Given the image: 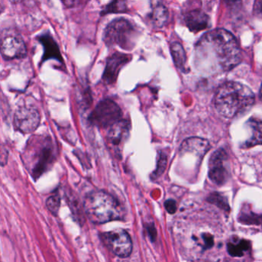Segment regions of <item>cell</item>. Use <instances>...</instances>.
<instances>
[{
	"label": "cell",
	"instance_id": "d6986e66",
	"mask_svg": "<svg viewBox=\"0 0 262 262\" xmlns=\"http://www.w3.org/2000/svg\"><path fill=\"white\" fill-rule=\"evenodd\" d=\"M251 247L249 241L241 240L237 243L229 242L227 245L228 254L232 257H242L245 251H248Z\"/></svg>",
	"mask_w": 262,
	"mask_h": 262
},
{
	"label": "cell",
	"instance_id": "52a82bcc",
	"mask_svg": "<svg viewBox=\"0 0 262 262\" xmlns=\"http://www.w3.org/2000/svg\"><path fill=\"white\" fill-rule=\"evenodd\" d=\"M101 240L105 246L115 255L125 258L131 255L133 240L129 234L123 229H116L100 234Z\"/></svg>",
	"mask_w": 262,
	"mask_h": 262
},
{
	"label": "cell",
	"instance_id": "30bf717a",
	"mask_svg": "<svg viewBox=\"0 0 262 262\" xmlns=\"http://www.w3.org/2000/svg\"><path fill=\"white\" fill-rule=\"evenodd\" d=\"M132 56L126 53L116 52L107 59L102 80L107 85L114 84L117 80L119 73L126 64L131 61Z\"/></svg>",
	"mask_w": 262,
	"mask_h": 262
},
{
	"label": "cell",
	"instance_id": "cb8c5ba5",
	"mask_svg": "<svg viewBox=\"0 0 262 262\" xmlns=\"http://www.w3.org/2000/svg\"><path fill=\"white\" fill-rule=\"evenodd\" d=\"M239 221L245 224H260L262 222V216L253 214L249 211H244L239 216Z\"/></svg>",
	"mask_w": 262,
	"mask_h": 262
},
{
	"label": "cell",
	"instance_id": "8fae6325",
	"mask_svg": "<svg viewBox=\"0 0 262 262\" xmlns=\"http://www.w3.org/2000/svg\"><path fill=\"white\" fill-rule=\"evenodd\" d=\"M1 54L6 60L22 59L27 54V48L22 36L8 35L1 42Z\"/></svg>",
	"mask_w": 262,
	"mask_h": 262
},
{
	"label": "cell",
	"instance_id": "5bb4252c",
	"mask_svg": "<svg viewBox=\"0 0 262 262\" xmlns=\"http://www.w3.org/2000/svg\"><path fill=\"white\" fill-rule=\"evenodd\" d=\"M185 22L191 32L198 33L209 27L210 19L208 15L202 10H195L187 14Z\"/></svg>",
	"mask_w": 262,
	"mask_h": 262
},
{
	"label": "cell",
	"instance_id": "5b68a950",
	"mask_svg": "<svg viewBox=\"0 0 262 262\" xmlns=\"http://www.w3.org/2000/svg\"><path fill=\"white\" fill-rule=\"evenodd\" d=\"M139 34L133 23L125 18H118L105 29L103 40L108 47L117 46L122 50H132L136 47Z\"/></svg>",
	"mask_w": 262,
	"mask_h": 262
},
{
	"label": "cell",
	"instance_id": "3957f363",
	"mask_svg": "<svg viewBox=\"0 0 262 262\" xmlns=\"http://www.w3.org/2000/svg\"><path fill=\"white\" fill-rule=\"evenodd\" d=\"M82 208L89 220L96 225L119 220L123 217V209L117 199L102 190L87 194Z\"/></svg>",
	"mask_w": 262,
	"mask_h": 262
},
{
	"label": "cell",
	"instance_id": "d4e9b609",
	"mask_svg": "<svg viewBox=\"0 0 262 262\" xmlns=\"http://www.w3.org/2000/svg\"><path fill=\"white\" fill-rule=\"evenodd\" d=\"M165 208L169 214H174L177 211V205L176 201L168 199L165 202Z\"/></svg>",
	"mask_w": 262,
	"mask_h": 262
},
{
	"label": "cell",
	"instance_id": "44dd1931",
	"mask_svg": "<svg viewBox=\"0 0 262 262\" xmlns=\"http://www.w3.org/2000/svg\"><path fill=\"white\" fill-rule=\"evenodd\" d=\"M167 162H168V158H167L166 154L163 151H159V156H158L157 167L155 171H153V179H158L159 176L163 174L165 168H166Z\"/></svg>",
	"mask_w": 262,
	"mask_h": 262
},
{
	"label": "cell",
	"instance_id": "9c48e42d",
	"mask_svg": "<svg viewBox=\"0 0 262 262\" xmlns=\"http://www.w3.org/2000/svg\"><path fill=\"white\" fill-rule=\"evenodd\" d=\"M227 162L228 156L222 148L214 151L210 158L208 176L216 185H224L229 177Z\"/></svg>",
	"mask_w": 262,
	"mask_h": 262
},
{
	"label": "cell",
	"instance_id": "9a60e30c",
	"mask_svg": "<svg viewBox=\"0 0 262 262\" xmlns=\"http://www.w3.org/2000/svg\"><path fill=\"white\" fill-rule=\"evenodd\" d=\"M208 141L201 138H189L184 141L181 145L180 151L182 153H191L202 158L209 150Z\"/></svg>",
	"mask_w": 262,
	"mask_h": 262
},
{
	"label": "cell",
	"instance_id": "484cf974",
	"mask_svg": "<svg viewBox=\"0 0 262 262\" xmlns=\"http://www.w3.org/2000/svg\"><path fill=\"white\" fill-rule=\"evenodd\" d=\"M202 239H203V246L205 249L211 248L214 245V237L210 234H204L202 235Z\"/></svg>",
	"mask_w": 262,
	"mask_h": 262
},
{
	"label": "cell",
	"instance_id": "ba28073f",
	"mask_svg": "<svg viewBox=\"0 0 262 262\" xmlns=\"http://www.w3.org/2000/svg\"><path fill=\"white\" fill-rule=\"evenodd\" d=\"M41 116L37 108L31 105H25L16 110L13 119V124L16 130L30 134L39 127Z\"/></svg>",
	"mask_w": 262,
	"mask_h": 262
},
{
	"label": "cell",
	"instance_id": "7a4b0ae2",
	"mask_svg": "<svg viewBox=\"0 0 262 262\" xmlns=\"http://www.w3.org/2000/svg\"><path fill=\"white\" fill-rule=\"evenodd\" d=\"M254 102V93L246 85L236 82L223 84L217 90L214 105L217 113L225 118L235 117L249 110Z\"/></svg>",
	"mask_w": 262,
	"mask_h": 262
},
{
	"label": "cell",
	"instance_id": "6da1fadb",
	"mask_svg": "<svg viewBox=\"0 0 262 262\" xmlns=\"http://www.w3.org/2000/svg\"><path fill=\"white\" fill-rule=\"evenodd\" d=\"M242 59L240 48L234 36L219 29L202 36L195 46L198 68L208 73L229 71Z\"/></svg>",
	"mask_w": 262,
	"mask_h": 262
},
{
	"label": "cell",
	"instance_id": "7402d4cb",
	"mask_svg": "<svg viewBox=\"0 0 262 262\" xmlns=\"http://www.w3.org/2000/svg\"><path fill=\"white\" fill-rule=\"evenodd\" d=\"M208 201L211 202L213 205H217L219 208L225 211H229L230 207L228 205V201L224 196L219 193H212L209 197L208 198Z\"/></svg>",
	"mask_w": 262,
	"mask_h": 262
},
{
	"label": "cell",
	"instance_id": "7c38bea8",
	"mask_svg": "<svg viewBox=\"0 0 262 262\" xmlns=\"http://www.w3.org/2000/svg\"><path fill=\"white\" fill-rule=\"evenodd\" d=\"M129 133L130 122L125 119H122L108 129L107 139L112 145L119 147L128 140Z\"/></svg>",
	"mask_w": 262,
	"mask_h": 262
},
{
	"label": "cell",
	"instance_id": "277c9868",
	"mask_svg": "<svg viewBox=\"0 0 262 262\" xmlns=\"http://www.w3.org/2000/svg\"><path fill=\"white\" fill-rule=\"evenodd\" d=\"M25 156L33 163L32 176L38 179L54 163L56 146L50 136H35L27 142Z\"/></svg>",
	"mask_w": 262,
	"mask_h": 262
},
{
	"label": "cell",
	"instance_id": "2e32d148",
	"mask_svg": "<svg viewBox=\"0 0 262 262\" xmlns=\"http://www.w3.org/2000/svg\"><path fill=\"white\" fill-rule=\"evenodd\" d=\"M251 129V136L245 144V147L251 148L254 145H262V119L251 118L247 122Z\"/></svg>",
	"mask_w": 262,
	"mask_h": 262
},
{
	"label": "cell",
	"instance_id": "83f0119b",
	"mask_svg": "<svg viewBox=\"0 0 262 262\" xmlns=\"http://www.w3.org/2000/svg\"><path fill=\"white\" fill-rule=\"evenodd\" d=\"M254 13L256 16L262 17V1L255 2L254 7Z\"/></svg>",
	"mask_w": 262,
	"mask_h": 262
},
{
	"label": "cell",
	"instance_id": "ac0fdd59",
	"mask_svg": "<svg viewBox=\"0 0 262 262\" xmlns=\"http://www.w3.org/2000/svg\"><path fill=\"white\" fill-rule=\"evenodd\" d=\"M171 53L173 60L177 68L183 70L186 62V55L183 47L179 42H174L171 45Z\"/></svg>",
	"mask_w": 262,
	"mask_h": 262
},
{
	"label": "cell",
	"instance_id": "8992f818",
	"mask_svg": "<svg viewBox=\"0 0 262 262\" xmlns=\"http://www.w3.org/2000/svg\"><path fill=\"white\" fill-rule=\"evenodd\" d=\"M122 112L116 102L110 99L100 101L89 116V122L98 128L110 129L122 120Z\"/></svg>",
	"mask_w": 262,
	"mask_h": 262
},
{
	"label": "cell",
	"instance_id": "ffe728a7",
	"mask_svg": "<svg viewBox=\"0 0 262 262\" xmlns=\"http://www.w3.org/2000/svg\"><path fill=\"white\" fill-rule=\"evenodd\" d=\"M127 11H128V8H127L126 3L123 1H114L108 4L102 10L101 14L104 16L110 13H124Z\"/></svg>",
	"mask_w": 262,
	"mask_h": 262
},
{
	"label": "cell",
	"instance_id": "603a6c76",
	"mask_svg": "<svg viewBox=\"0 0 262 262\" xmlns=\"http://www.w3.org/2000/svg\"><path fill=\"white\" fill-rule=\"evenodd\" d=\"M61 199L59 194L50 196L47 201V207L49 211L53 214L57 215L60 208Z\"/></svg>",
	"mask_w": 262,
	"mask_h": 262
},
{
	"label": "cell",
	"instance_id": "4316f807",
	"mask_svg": "<svg viewBox=\"0 0 262 262\" xmlns=\"http://www.w3.org/2000/svg\"><path fill=\"white\" fill-rule=\"evenodd\" d=\"M147 231H148V236H149L151 241L153 242V241L156 240V237H157V231H156V228H155V225H148L147 227Z\"/></svg>",
	"mask_w": 262,
	"mask_h": 262
},
{
	"label": "cell",
	"instance_id": "e0dca14e",
	"mask_svg": "<svg viewBox=\"0 0 262 262\" xmlns=\"http://www.w3.org/2000/svg\"><path fill=\"white\" fill-rule=\"evenodd\" d=\"M148 17L155 27L161 28L165 26L168 20V9L161 3H155L151 7V11Z\"/></svg>",
	"mask_w": 262,
	"mask_h": 262
},
{
	"label": "cell",
	"instance_id": "f1b7e54d",
	"mask_svg": "<svg viewBox=\"0 0 262 262\" xmlns=\"http://www.w3.org/2000/svg\"><path fill=\"white\" fill-rule=\"evenodd\" d=\"M260 99H261V100H262V85H261V89H260Z\"/></svg>",
	"mask_w": 262,
	"mask_h": 262
},
{
	"label": "cell",
	"instance_id": "4fadbf2b",
	"mask_svg": "<svg viewBox=\"0 0 262 262\" xmlns=\"http://www.w3.org/2000/svg\"><path fill=\"white\" fill-rule=\"evenodd\" d=\"M37 39L44 48L42 62H46L48 59H53L63 64V59L59 46L50 33H44L38 36Z\"/></svg>",
	"mask_w": 262,
	"mask_h": 262
}]
</instances>
